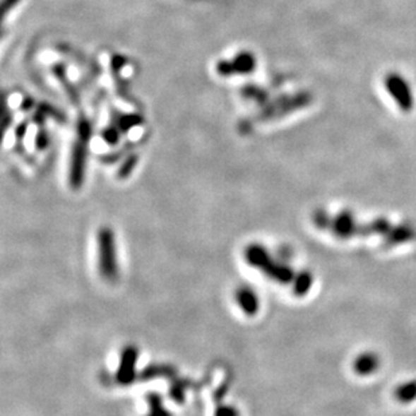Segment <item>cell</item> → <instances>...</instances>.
<instances>
[{"label": "cell", "mask_w": 416, "mask_h": 416, "mask_svg": "<svg viewBox=\"0 0 416 416\" xmlns=\"http://www.w3.org/2000/svg\"><path fill=\"white\" fill-rule=\"evenodd\" d=\"M99 243V271L107 282H115L119 276V263L116 256V243L114 230L101 228L97 236Z\"/></svg>", "instance_id": "cell-1"}, {"label": "cell", "mask_w": 416, "mask_h": 416, "mask_svg": "<svg viewBox=\"0 0 416 416\" xmlns=\"http://www.w3.org/2000/svg\"><path fill=\"white\" fill-rule=\"evenodd\" d=\"M384 86L389 96L393 99L403 112H411L414 109V105H415L414 92L411 89L410 83L403 77L402 74L389 73L384 80Z\"/></svg>", "instance_id": "cell-2"}, {"label": "cell", "mask_w": 416, "mask_h": 416, "mask_svg": "<svg viewBox=\"0 0 416 416\" xmlns=\"http://www.w3.org/2000/svg\"><path fill=\"white\" fill-rule=\"evenodd\" d=\"M139 352L135 346L129 345L121 352L119 369L116 372V381L120 386H129L136 377V361Z\"/></svg>", "instance_id": "cell-3"}, {"label": "cell", "mask_w": 416, "mask_h": 416, "mask_svg": "<svg viewBox=\"0 0 416 416\" xmlns=\"http://www.w3.org/2000/svg\"><path fill=\"white\" fill-rule=\"evenodd\" d=\"M147 402H148V414H147V416H172L163 407L162 399L159 398L157 393L147 395Z\"/></svg>", "instance_id": "cell-4"}, {"label": "cell", "mask_w": 416, "mask_h": 416, "mask_svg": "<svg viewBox=\"0 0 416 416\" xmlns=\"http://www.w3.org/2000/svg\"><path fill=\"white\" fill-rule=\"evenodd\" d=\"M172 374V369L170 367H166V365H154V367H150L144 371L142 379H154V377H165L167 374Z\"/></svg>", "instance_id": "cell-5"}, {"label": "cell", "mask_w": 416, "mask_h": 416, "mask_svg": "<svg viewBox=\"0 0 416 416\" xmlns=\"http://www.w3.org/2000/svg\"><path fill=\"white\" fill-rule=\"evenodd\" d=\"M215 416H237L236 415V412L233 411V410H230V408H220V410H217V412H215Z\"/></svg>", "instance_id": "cell-6"}]
</instances>
